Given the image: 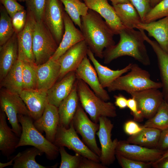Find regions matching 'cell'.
Here are the masks:
<instances>
[{
  "label": "cell",
  "mask_w": 168,
  "mask_h": 168,
  "mask_svg": "<svg viewBox=\"0 0 168 168\" xmlns=\"http://www.w3.org/2000/svg\"><path fill=\"white\" fill-rule=\"evenodd\" d=\"M81 21L80 29L88 48L95 56L103 58L104 50L115 44L114 32L103 17L92 10L81 17Z\"/></svg>",
  "instance_id": "1"
},
{
  "label": "cell",
  "mask_w": 168,
  "mask_h": 168,
  "mask_svg": "<svg viewBox=\"0 0 168 168\" xmlns=\"http://www.w3.org/2000/svg\"><path fill=\"white\" fill-rule=\"evenodd\" d=\"M120 39L116 44L105 49L103 53L104 63L107 64L123 56H128L145 66L151 63L145 44V40L140 30L125 27L119 33Z\"/></svg>",
  "instance_id": "2"
},
{
  "label": "cell",
  "mask_w": 168,
  "mask_h": 168,
  "mask_svg": "<svg viewBox=\"0 0 168 168\" xmlns=\"http://www.w3.org/2000/svg\"><path fill=\"white\" fill-rule=\"evenodd\" d=\"M77 88L81 105L91 120L98 123L101 117L114 118L117 116L114 104L98 96L83 81L77 78Z\"/></svg>",
  "instance_id": "3"
},
{
  "label": "cell",
  "mask_w": 168,
  "mask_h": 168,
  "mask_svg": "<svg viewBox=\"0 0 168 168\" xmlns=\"http://www.w3.org/2000/svg\"><path fill=\"white\" fill-rule=\"evenodd\" d=\"M162 86L161 82L151 80L149 72L132 63L129 72L117 78L107 88L109 92L123 91L130 94L149 88L159 89Z\"/></svg>",
  "instance_id": "4"
},
{
  "label": "cell",
  "mask_w": 168,
  "mask_h": 168,
  "mask_svg": "<svg viewBox=\"0 0 168 168\" xmlns=\"http://www.w3.org/2000/svg\"><path fill=\"white\" fill-rule=\"evenodd\" d=\"M17 118L22 128L21 134L16 148L31 146L44 153L47 158L54 160L59 153V147L47 140L35 128L33 119L29 116L18 114Z\"/></svg>",
  "instance_id": "5"
},
{
  "label": "cell",
  "mask_w": 168,
  "mask_h": 168,
  "mask_svg": "<svg viewBox=\"0 0 168 168\" xmlns=\"http://www.w3.org/2000/svg\"><path fill=\"white\" fill-rule=\"evenodd\" d=\"M58 46L43 21H36L33 41V50L36 65L42 64L49 60Z\"/></svg>",
  "instance_id": "6"
},
{
  "label": "cell",
  "mask_w": 168,
  "mask_h": 168,
  "mask_svg": "<svg viewBox=\"0 0 168 168\" xmlns=\"http://www.w3.org/2000/svg\"><path fill=\"white\" fill-rule=\"evenodd\" d=\"M0 89V110L6 114L12 131L20 137L22 128L19 124L17 115L23 114L30 117L29 112L19 94L3 88Z\"/></svg>",
  "instance_id": "7"
},
{
  "label": "cell",
  "mask_w": 168,
  "mask_h": 168,
  "mask_svg": "<svg viewBox=\"0 0 168 168\" xmlns=\"http://www.w3.org/2000/svg\"><path fill=\"white\" fill-rule=\"evenodd\" d=\"M53 143L58 147H66L83 157L100 162V157L79 138L72 121L68 128L58 125Z\"/></svg>",
  "instance_id": "8"
},
{
  "label": "cell",
  "mask_w": 168,
  "mask_h": 168,
  "mask_svg": "<svg viewBox=\"0 0 168 168\" xmlns=\"http://www.w3.org/2000/svg\"><path fill=\"white\" fill-rule=\"evenodd\" d=\"M72 122L77 133L82 137L83 142L100 157L101 150L97 145L96 138L99 124L89 118L80 102Z\"/></svg>",
  "instance_id": "9"
},
{
  "label": "cell",
  "mask_w": 168,
  "mask_h": 168,
  "mask_svg": "<svg viewBox=\"0 0 168 168\" xmlns=\"http://www.w3.org/2000/svg\"><path fill=\"white\" fill-rule=\"evenodd\" d=\"M99 128L96 133L101 146L100 162L104 166H109L115 160V149L118 141L111 139L114 124L108 117H101L99 119Z\"/></svg>",
  "instance_id": "10"
},
{
  "label": "cell",
  "mask_w": 168,
  "mask_h": 168,
  "mask_svg": "<svg viewBox=\"0 0 168 168\" xmlns=\"http://www.w3.org/2000/svg\"><path fill=\"white\" fill-rule=\"evenodd\" d=\"M164 152L158 148H151L128 143L126 140L118 141L115 154L134 160L152 164L162 156Z\"/></svg>",
  "instance_id": "11"
},
{
  "label": "cell",
  "mask_w": 168,
  "mask_h": 168,
  "mask_svg": "<svg viewBox=\"0 0 168 168\" xmlns=\"http://www.w3.org/2000/svg\"><path fill=\"white\" fill-rule=\"evenodd\" d=\"M59 0H47L42 21L50 30L58 45L64 31L63 9Z\"/></svg>",
  "instance_id": "12"
},
{
  "label": "cell",
  "mask_w": 168,
  "mask_h": 168,
  "mask_svg": "<svg viewBox=\"0 0 168 168\" xmlns=\"http://www.w3.org/2000/svg\"><path fill=\"white\" fill-rule=\"evenodd\" d=\"M130 94L136 100L144 118L148 119L155 114L164 100L162 91L157 88H149Z\"/></svg>",
  "instance_id": "13"
},
{
  "label": "cell",
  "mask_w": 168,
  "mask_h": 168,
  "mask_svg": "<svg viewBox=\"0 0 168 168\" xmlns=\"http://www.w3.org/2000/svg\"><path fill=\"white\" fill-rule=\"evenodd\" d=\"M26 25L23 29L17 34L18 59L22 62L35 63L33 50V41L36 21L33 15L27 11Z\"/></svg>",
  "instance_id": "14"
},
{
  "label": "cell",
  "mask_w": 168,
  "mask_h": 168,
  "mask_svg": "<svg viewBox=\"0 0 168 168\" xmlns=\"http://www.w3.org/2000/svg\"><path fill=\"white\" fill-rule=\"evenodd\" d=\"M88 49L83 40L70 48L59 58L58 60L60 66L59 81L69 72L76 71L87 56Z\"/></svg>",
  "instance_id": "15"
},
{
  "label": "cell",
  "mask_w": 168,
  "mask_h": 168,
  "mask_svg": "<svg viewBox=\"0 0 168 168\" xmlns=\"http://www.w3.org/2000/svg\"><path fill=\"white\" fill-rule=\"evenodd\" d=\"M87 56L84 58L75 71L77 78L83 81L98 96L108 101L110 100V96L101 85L96 71Z\"/></svg>",
  "instance_id": "16"
},
{
  "label": "cell",
  "mask_w": 168,
  "mask_h": 168,
  "mask_svg": "<svg viewBox=\"0 0 168 168\" xmlns=\"http://www.w3.org/2000/svg\"><path fill=\"white\" fill-rule=\"evenodd\" d=\"M19 95L34 121L41 116L49 104L47 90L37 89H23Z\"/></svg>",
  "instance_id": "17"
},
{
  "label": "cell",
  "mask_w": 168,
  "mask_h": 168,
  "mask_svg": "<svg viewBox=\"0 0 168 168\" xmlns=\"http://www.w3.org/2000/svg\"><path fill=\"white\" fill-rule=\"evenodd\" d=\"M59 123L58 107L49 104L46 106L41 116L33 122L37 129L41 133L44 132L46 139L53 143Z\"/></svg>",
  "instance_id": "18"
},
{
  "label": "cell",
  "mask_w": 168,
  "mask_h": 168,
  "mask_svg": "<svg viewBox=\"0 0 168 168\" xmlns=\"http://www.w3.org/2000/svg\"><path fill=\"white\" fill-rule=\"evenodd\" d=\"M64 33L62 40L50 59L58 60L68 49L78 42L84 40L80 30L77 28L69 16L64 11L63 14Z\"/></svg>",
  "instance_id": "19"
},
{
  "label": "cell",
  "mask_w": 168,
  "mask_h": 168,
  "mask_svg": "<svg viewBox=\"0 0 168 168\" xmlns=\"http://www.w3.org/2000/svg\"><path fill=\"white\" fill-rule=\"evenodd\" d=\"M36 89L48 90L58 80L60 66L58 60L50 59L42 64L35 66Z\"/></svg>",
  "instance_id": "20"
},
{
  "label": "cell",
  "mask_w": 168,
  "mask_h": 168,
  "mask_svg": "<svg viewBox=\"0 0 168 168\" xmlns=\"http://www.w3.org/2000/svg\"><path fill=\"white\" fill-rule=\"evenodd\" d=\"M89 9L99 13L107 22L114 35H119L125 27L117 15L113 6L107 0H82Z\"/></svg>",
  "instance_id": "21"
},
{
  "label": "cell",
  "mask_w": 168,
  "mask_h": 168,
  "mask_svg": "<svg viewBox=\"0 0 168 168\" xmlns=\"http://www.w3.org/2000/svg\"><path fill=\"white\" fill-rule=\"evenodd\" d=\"M75 71L70 72L47 90L49 104L58 107L71 93L76 81Z\"/></svg>",
  "instance_id": "22"
},
{
  "label": "cell",
  "mask_w": 168,
  "mask_h": 168,
  "mask_svg": "<svg viewBox=\"0 0 168 168\" xmlns=\"http://www.w3.org/2000/svg\"><path fill=\"white\" fill-rule=\"evenodd\" d=\"M17 34L16 32L3 45L0 46V82L18 59Z\"/></svg>",
  "instance_id": "23"
},
{
  "label": "cell",
  "mask_w": 168,
  "mask_h": 168,
  "mask_svg": "<svg viewBox=\"0 0 168 168\" xmlns=\"http://www.w3.org/2000/svg\"><path fill=\"white\" fill-rule=\"evenodd\" d=\"M135 28L147 31L148 35L154 38L161 48L168 53V16L157 21L141 22Z\"/></svg>",
  "instance_id": "24"
},
{
  "label": "cell",
  "mask_w": 168,
  "mask_h": 168,
  "mask_svg": "<svg viewBox=\"0 0 168 168\" xmlns=\"http://www.w3.org/2000/svg\"><path fill=\"white\" fill-rule=\"evenodd\" d=\"M5 113L0 111V150L7 158L15 152L20 139L8 125Z\"/></svg>",
  "instance_id": "25"
},
{
  "label": "cell",
  "mask_w": 168,
  "mask_h": 168,
  "mask_svg": "<svg viewBox=\"0 0 168 168\" xmlns=\"http://www.w3.org/2000/svg\"><path fill=\"white\" fill-rule=\"evenodd\" d=\"M79 101L76 82L70 94L62 101L58 107L59 126L67 128L69 127L77 110Z\"/></svg>",
  "instance_id": "26"
},
{
  "label": "cell",
  "mask_w": 168,
  "mask_h": 168,
  "mask_svg": "<svg viewBox=\"0 0 168 168\" xmlns=\"http://www.w3.org/2000/svg\"><path fill=\"white\" fill-rule=\"evenodd\" d=\"M87 56L93 64L100 82L104 88H107L117 78L128 72L132 64V63H129L122 69L113 70L101 64L89 48Z\"/></svg>",
  "instance_id": "27"
},
{
  "label": "cell",
  "mask_w": 168,
  "mask_h": 168,
  "mask_svg": "<svg viewBox=\"0 0 168 168\" xmlns=\"http://www.w3.org/2000/svg\"><path fill=\"white\" fill-rule=\"evenodd\" d=\"M145 41L152 48L157 58L159 68L162 91L164 100L168 102V53L164 51L156 41L152 40L147 36L144 31L140 30Z\"/></svg>",
  "instance_id": "28"
},
{
  "label": "cell",
  "mask_w": 168,
  "mask_h": 168,
  "mask_svg": "<svg viewBox=\"0 0 168 168\" xmlns=\"http://www.w3.org/2000/svg\"><path fill=\"white\" fill-rule=\"evenodd\" d=\"M0 82V88H3L10 92L20 95L23 90L22 62L18 59Z\"/></svg>",
  "instance_id": "29"
},
{
  "label": "cell",
  "mask_w": 168,
  "mask_h": 168,
  "mask_svg": "<svg viewBox=\"0 0 168 168\" xmlns=\"http://www.w3.org/2000/svg\"><path fill=\"white\" fill-rule=\"evenodd\" d=\"M113 7L124 27L135 28L138 24L142 22L137 10L130 2L114 5Z\"/></svg>",
  "instance_id": "30"
},
{
  "label": "cell",
  "mask_w": 168,
  "mask_h": 168,
  "mask_svg": "<svg viewBox=\"0 0 168 168\" xmlns=\"http://www.w3.org/2000/svg\"><path fill=\"white\" fill-rule=\"evenodd\" d=\"M44 153L37 148L33 147L19 152L16 156L13 165V168H47L57 167V165L51 166H45L37 162L35 157Z\"/></svg>",
  "instance_id": "31"
},
{
  "label": "cell",
  "mask_w": 168,
  "mask_h": 168,
  "mask_svg": "<svg viewBox=\"0 0 168 168\" xmlns=\"http://www.w3.org/2000/svg\"><path fill=\"white\" fill-rule=\"evenodd\" d=\"M161 131L157 128L143 126L141 132L130 136L126 141L130 143L147 147H157Z\"/></svg>",
  "instance_id": "32"
},
{
  "label": "cell",
  "mask_w": 168,
  "mask_h": 168,
  "mask_svg": "<svg viewBox=\"0 0 168 168\" xmlns=\"http://www.w3.org/2000/svg\"><path fill=\"white\" fill-rule=\"evenodd\" d=\"M64 6V9L74 24L80 28L81 17L86 15L89 8L80 0H59Z\"/></svg>",
  "instance_id": "33"
},
{
  "label": "cell",
  "mask_w": 168,
  "mask_h": 168,
  "mask_svg": "<svg viewBox=\"0 0 168 168\" xmlns=\"http://www.w3.org/2000/svg\"><path fill=\"white\" fill-rule=\"evenodd\" d=\"M161 131L168 128V103L164 100L155 114L147 121L143 126Z\"/></svg>",
  "instance_id": "34"
},
{
  "label": "cell",
  "mask_w": 168,
  "mask_h": 168,
  "mask_svg": "<svg viewBox=\"0 0 168 168\" xmlns=\"http://www.w3.org/2000/svg\"><path fill=\"white\" fill-rule=\"evenodd\" d=\"M15 31L11 18L2 5L0 7V46L5 44Z\"/></svg>",
  "instance_id": "35"
},
{
  "label": "cell",
  "mask_w": 168,
  "mask_h": 168,
  "mask_svg": "<svg viewBox=\"0 0 168 168\" xmlns=\"http://www.w3.org/2000/svg\"><path fill=\"white\" fill-rule=\"evenodd\" d=\"M35 63L22 62L23 89H36V77L35 69Z\"/></svg>",
  "instance_id": "36"
},
{
  "label": "cell",
  "mask_w": 168,
  "mask_h": 168,
  "mask_svg": "<svg viewBox=\"0 0 168 168\" xmlns=\"http://www.w3.org/2000/svg\"><path fill=\"white\" fill-rule=\"evenodd\" d=\"M167 16L168 0H162L151 9L146 15L143 23H149Z\"/></svg>",
  "instance_id": "37"
},
{
  "label": "cell",
  "mask_w": 168,
  "mask_h": 168,
  "mask_svg": "<svg viewBox=\"0 0 168 168\" xmlns=\"http://www.w3.org/2000/svg\"><path fill=\"white\" fill-rule=\"evenodd\" d=\"M59 151L61 157L59 168H79L82 156L76 153L75 155H71L63 146L59 147Z\"/></svg>",
  "instance_id": "38"
},
{
  "label": "cell",
  "mask_w": 168,
  "mask_h": 168,
  "mask_svg": "<svg viewBox=\"0 0 168 168\" xmlns=\"http://www.w3.org/2000/svg\"><path fill=\"white\" fill-rule=\"evenodd\" d=\"M47 0H26L27 11L31 13L36 21H42Z\"/></svg>",
  "instance_id": "39"
},
{
  "label": "cell",
  "mask_w": 168,
  "mask_h": 168,
  "mask_svg": "<svg viewBox=\"0 0 168 168\" xmlns=\"http://www.w3.org/2000/svg\"><path fill=\"white\" fill-rule=\"evenodd\" d=\"M116 157L123 168H147L152 163L138 161L131 159L119 154H115Z\"/></svg>",
  "instance_id": "40"
},
{
  "label": "cell",
  "mask_w": 168,
  "mask_h": 168,
  "mask_svg": "<svg viewBox=\"0 0 168 168\" xmlns=\"http://www.w3.org/2000/svg\"><path fill=\"white\" fill-rule=\"evenodd\" d=\"M27 16V11L24 9L17 12L11 18L15 32L17 34L21 32L25 27Z\"/></svg>",
  "instance_id": "41"
},
{
  "label": "cell",
  "mask_w": 168,
  "mask_h": 168,
  "mask_svg": "<svg viewBox=\"0 0 168 168\" xmlns=\"http://www.w3.org/2000/svg\"><path fill=\"white\" fill-rule=\"evenodd\" d=\"M135 7L143 22L144 18L152 8L150 0H130Z\"/></svg>",
  "instance_id": "42"
},
{
  "label": "cell",
  "mask_w": 168,
  "mask_h": 168,
  "mask_svg": "<svg viewBox=\"0 0 168 168\" xmlns=\"http://www.w3.org/2000/svg\"><path fill=\"white\" fill-rule=\"evenodd\" d=\"M10 17L12 18L17 12L25 9L16 0H0Z\"/></svg>",
  "instance_id": "43"
},
{
  "label": "cell",
  "mask_w": 168,
  "mask_h": 168,
  "mask_svg": "<svg viewBox=\"0 0 168 168\" xmlns=\"http://www.w3.org/2000/svg\"><path fill=\"white\" fill-rule=\"evenodd\" d=\"M133 115V119L136 122H141L144 119L141 112L139 110L137 102L133 97L127 100V107Z\"/></svg>",
  "instance_id": "44"
},
{
  "label": "cell",
  "mask_w": 168,
  "mask_h": 168,
  "mask_svg": "<svg viewBox=\"0 0 168 168\" xmlns=\"http://www.w3.org/2000/svg\"><path fill=\"white\" fill-rule=\"evenodd\" d=\"M143 126H140L135 121L129 120L126 122L124 125V132L130 136L135 135L141 132Z\"/></svg>",
  "instance_id": "45"
},
{
  "label": "cell",
  "mask_w": 168,
  "mask_h": 168,
  "mask_svg": "<svg viewBox=\"0 0 168 168\" xmlns=\"http://www.w3.org/2000/svg\"><path fill=\"white\" fill-rule=\"evenodd\" d=\"M101 162H97L82 156L79 168H106Z\"/></svg>",
  "instance_id": "46"
},
{
  "label": "cell",
  "mask_w": 168,
  "mask_h": 168,
  "mask_svg": "<svg viewBox=\"0 0 168 168\" xmlns=\"http://www.w3.org/2000/svg\"><path fill=\"white\" fill-rule=\"evenodd\" d=\"M157 147L162 151L168 149V128L161 131Z\"/></svg>",
  "instance_id": "47"
},
{
  "label": "cell",
  "mask_w": 168,
  "mask_h": 168,
  "mask_svg": "<svg viewBox=\"0 0 168 168\" xmlns=\"http://www.w3.org/2000/svg\"><path fill=\"white\" fill-rule=\"evenodd\" d=\"M115 106L121 109H125L127 107V99L123 95L119 94L114 96Z\"/></svg>",
  "instance_id": "48"
},
{
  "label": "cell",
  "mask_w": 168,
  "mask_h": 168,
  "mask_svg": "<svg viewBox=\"0 0 168 168\" xmlns=\"http://www.w3.org/2000/svg\"><path fill=\"white\" fill-rule=\"evenodd\" d=\"M152 166L156 168H168V157L153 164Z\"/></svg>",
  "instance_id": "49"
},
{
  "label": "cell",
  "mask_w": 168,
  "mask_h": 168,
  "mask_svg": "<svg viewBox=\"0 0 168 168\" xmlns=\"http://www.w3.org/2000/svg\"><path fill=\"white\" fill-rule=\"evenodd\" d=\"M112 2L113 5L126 3L130 2V0H107Z\"/></svg>",
  "instance_id": "50"
},
{
  "label": "cell",
  "mask_w": 168,
  "mask_h": 168,
  "mask_svg": "<svg viewBox=\"0 0 168 168\" xmlns=\"http://www.w3.org/2000/svg\"><path fill=\"white\" fill-rule=\"evenodd\" d=\"M15 157L16 156L13 157V158H12V159H11L10 161H9V162L7 163H2L1 162H0V168H2L8 166H10L11 165H13V164H12V162L13 161H14Z\"/></svg>",
  "instance_id": "51"
},
{
  "label": "cell",
  "mask_w": 168,
  "mask_h": 168,
  "mask_svg": "<svg viewBox=\"0 0 168 168\" xmlns=\"http://www.w3.org/2000/svg\"><path fill=\"white\" fill-rule=\"evenodd\" d=\"M167 157H168V150H167L166 152H164L163 154L159 160H158L157 161H156V162L153 163H155L156 162H157L160 161Z\"/></svg>",
  "instance_id": "52"
},
{
  "label": "cell",
  "mask_w": 168,
  "mask_h": 168,
  "mask_svg": "<svg viewBox=\"0 0 168 168\" xmlns=\"http://www.w3.org/2000/svg\"><path fill=\"white\" fill-rule=\"evenodd\" d=\"M162 0H150L152 7H153Z\"/></svg>",
  "instance_id": "53"
},
{
  "label": "cell",
  "mask_w": 168,
  "mask_h": 168,
  "mask_svg": "<svg viewBox=\"0 0 168 168\" xmlns=\"http://www.w3.org/2000/svg\"><path fill=\"white\" fill-rule=\"evenodd\" d=\"M16 0L20 2H25L26 0Z\"/></svg>",
  "instance_id": "54"
},
{
  "label": "cell",
  "mask_w": 168,
  "mask_h": 168,
  "mask_svg": "<svg viewBox=\"0 0 168 168\" xmlns=\"http://www.w3.org/2000/svg\"><path fill=\"white\" fill-rule=\"evenodd\" d=\"M167 102V103H168V102Z\"/></svg>",
  "instance_id": "55"
}]
</instances>
